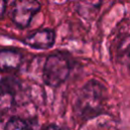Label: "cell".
<instances>
[{
	"label": "cell",
	"instance_id": "obj_1",
	"mask_svg": "<svg viewBox=\"0 0 130 130\" xmlns=\"http://www.w3.org/2000/svg\"><path fill=\"white\" fill-rule=\"evenodd\" d=\"M107 101V89L99 80H88L79 90L73 104V112L80 122L101 115Z\"/></svg>",
	"mask_w": 130,
	"mask_h": 130
},
{
	"label": "cell",
	"instance_id": "obj_2",
	"mask_svg": "<svg viewBox=\"0 0 130 130\" xmlns=\"http://www.w3.org/2000/svg\"><path fill=\"white\" fill-rule=\"evenodd\" d=\"M72 65L70 59L61 53H54L46 58L43 67L42 78L46 85L58 87L64 83L70 75Z\"/></svg>",
	"mask_w": 130,
	"mask_h": 130
},
{
	"label": "cell",
	"instance_id": "obj_3",
	"mask_svg": "<svg viewBox=\"0 0 130 130\" xmlns=\"http://www.w3.org/2000/svg\"><path fill=\"white\" fill-rule=\"evenodd\" d=\"M22 90L21 82L12 75L0 79V113L4 114L12 110L17 104V98Z\"/></svg>",
	"mask_w": 130,
	"mask_h": 130
},
{
	"label": "cell",
	"instance_id": "obj_4",
	"mask_svg": "<svg viewBox=\"0 0 130 130\" xmlns=\"http://www.w3.org/2000/svg\"><path fill=\"white\" fill-rule=\"evenodd\" d=\"M41 10V3L32 0L14 1L11 7L10 17L12 22L19 28L29 25L34 16Z\"/></svg>",
	"mask_w": 130,
	"mask_h": 130
},
{
	"label": "cell",
	"instance_id": "obj_5",
	"mask_svg": "<svg viewBox=\"0 0 130 130\" xmlns=\"http://www.w3.org/2000/svg\"><path fill=\"white\" fill-rule=\"evenodd\" d=\"M56 41V32L52 28H42L34 31L22 40V43L36 50L51 49Z\"/></svg>",
	"mask_w": 130,
	"mask_h": 130
},
{
	"label": "cell",
	"instance_id": "obj_6",
	"mask_svg": "<svg viewBox=\"0 0 130 130\" xmlns=\"http://www.w3.org/2000/svg\"><path fill=\"white\" fill-rule=\"evenodd\" d=\"M23 61L20 51L12 48L0 49V72L11 73L17 71Z\"/></svg>",
	"mask_w": 130,
	"mask_h": 130
},
{
	"label": "cell",
	"instance_id": "obj_7",
	"mask_svg": "<svg viewBox=\"0 0 130 130\" xmlns=\"http://www.w3.org/2000/svg\"><path fill=\"white\" fill-rule=\"evenodd\" d=\"M117 59L121 64L130 67V36L120 40L117 46Z\"/></svg>",
	"mask_w": 130,
	"mask_h": 130
},
{
	"label": "cell",
	"instance_id": "obj_8",
	"mask_svg": "<svg viewBox=\"0 0 130 130\" xmlns=\"http://www.w3.org/2000/svg\"><path fill=\"white\" fill-rule=\"evenodd\" d=\"M4 130H32V127L25 119L13 116L6 122Z\"/></svg>",
	"mask_w": 130,
	"mask_h": 130
},
{
	"label": "cell",
	"instance_id": "obj_9",
	"mask_svg": "<svg viewBox=\"0 0 130 130\" xmlns=\"http://www.w3.org/2000/svg\"><path fill=\"white\" fill-rule=\"evenodd\" d=\"M6 1L4 0H0V19L3 17V15L5 14V11H6Z\"/></svg>",
	"mask_w": 130,
	"mask_h": 130
},
{
	"label": "cell",
	"instance_id": "obj_10",
	"mask_svg": "<svg viewBox=\"0 0 130 130\" xmlns=\"http://www.w3.org/2000/svg\"><path fill=\"white\" fill-rule=\"evenodd\" d=\"M44 130H65V129L60 127V126H58V125H56V124H51V125L47 126Z\"/></svg>",
	"mask_w": 130,
	"mask_h": 130
}]
</instances>
